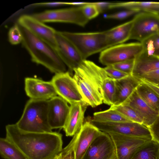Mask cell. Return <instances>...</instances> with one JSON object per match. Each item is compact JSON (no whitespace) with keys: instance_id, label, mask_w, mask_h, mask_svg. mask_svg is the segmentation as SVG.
I'll use <instances>...</instances> for the list:
<instances>
[{"instance_id":"obj_1","label":"cell","mask_w":159,"mask_h":159,"mask_svg":"<svg viewBox=\"0 0 159 159\" xmlns=\"http://www.w3.org/2000/svg\"><path fill=\"white\" fill-rule=\"evenodd\" d=\"M5 129V138L26 159H53L62 150V135L59 133L26 132L16 124L7 125Z\"/></svg>"},{"instance_id":"obj_2","label":"cell","mask_w":159,"mask_h":159,"mask_svg":"<svg viewBox=\"0 0 159 159\" xmlns=\"http://www.w3.org/2000/svg\"><path fill=\"white\" fill-rule=\"evenodd\" d=\"M73 78L77 85L84 102L92 107L103 103L102 86L109 77L104 68L87 60L74 70Z\"/></svg>"},{"instance_id":"obj_3","label":"cell","mask_w":159,"mask_h":159,"mask_svg":"<svg viewBox=\"0 0 159 159\" xmlns=\"http://www.w3.org/2000/svg\"><path fill=\"white\" fill-rule=\"evenodd\" d=\"M19 25L23 37L21 43L30 55L33 62L43 66L55 74L66 71V66L55 49L26 29Z\"/></svg>"},{"instance_id":"obj_4","label":"cell","mask_w":159,"mask_h":159,"mask_svg":"<svg viewBox=\"0 0 159 159\" xmlns=\"http://www.w3.org/2000/svg\"><path fill=\"white\" fill-rule=\"evenodd\" d=\"M48 100L30 99L26 102L23 114L16 124L20 130L28 132H53L48 120Z\"/></svg>"},{"instance_id":"obj_5","label":"cell","mask_w":159,"mask_h":159,"mask_svg":"<svg viewBox=\"0 0 159 159\" xmlns=\"http://www.w3.org/2000/svg\"><path fill=\"white\" fill-rule=\"evenodd\" d=\"M60 32L73 44L84 60L109 48L106 31L85 33Z\"/></svg>"},{"instance_id":"obj_6","label":"cell","mask_w":159,"mask_h":159,"mask_svg":"<svg viewBox=\"0 0 159 159\" xmlns=\"http://www.w3.org/2000/svg\"><path fill=\"white\" fill-rule=\"evenodd\" d=\"M91 123L101 131L107 133H113L143 139L152 140L149 128L137 122L95 121L89 120Z\"/></svg>"},{"instance_id":"obj_7","label":"cell","mask_w":159,"mask_h":159,"mask_svg":"<svg viewBox=\"0 0 159 159\" xmlns=\"http://www.w3.org/2000/svg\"><path fill=\"white\" fill-rule=\"evenodd\" d=\"M32 15L44 23H68L83 27L85 26L89 20L84 15L81 6L47 10Z\"/></svg>"},{"instance_id":"obj_8","label":"cell","mask_w":159,"mask_h":159,"mask_svg":"<svg viewBox=\"0 0 159 159\" xmlns=\"http://www.w3.org/2000/svg\"><path fill=\"white\" fill-rule=\"evenodd\" d=\"M141 43H122L109 47L101 52L99 61L106 66L134 59L143 50Z\"/></svg>"},{"instance_id":"obj_9","label":"cell","mask_w":159,"mask_h":159,"mask_svg":"<svg viewBox=\"0 0 159 159\" xmlns=\"http://www.w3.org/2000/svg\"><path fill=\"white\" fill-rule=\"evenodd\" d=\"M133 19L129 39L142 43L159 32V14L142 11L137 13Z\"/></svg>"},{"instance_id":"obj_10","label":"cell","mask_w":159,"mask_h":159,"mask_svg":"<svg viewBox=\"0 0 159 159\" xmlns=\"http://www.w3.org/2000/svg\"><path fill=\"white\" fill-rule=\"evenodd\" d=\"M51 81L57 95L70 104L84 102L76 82L69 71L55 74Z\"/></svg>"},{"instance_id":"obj_11","label":"cell","mask_w":159,"mask_h":159,"mask_svg":"<svg viewBox=\"0 0 159 159\" xmlns=\"http://www.w3.org/2000/svg\"><path fill=\"white\" fill-rule=\"evenodd\" d=\"M17 23L56 50L57 46L55 37L57 31L54 29L46 25L32 15L25 14L21 16L18 19Z\"/></svg>"},{"instance_id":"obj_12","label":"cell","mask_w":159,"mask_h":159,"mask_svg":"<svg viewBox=\"0 0 159 159\" xmlns=\"http://www.w3.org/2000/svg\"><path fill=\"white\" fill-rule=\"evenodd\" d=\"M55 37L57 45L56 50L72 75L74 69L84 60L73 44L60 31H56Z\"/></svg>"},{"instance_id":"obj_13","label":"cell","mask_w":159,"mask_h":159,"mask_svg":"<svg viewBox=\"0 0 159 159\" xmlns=\"http://www.w3.org/2000/svg\"><path fill=\"white\" fill-rule=\"evenodd\" d=\"M102 133L89 120L86 121L79 131L74 136L75 141L73 159H82L93 141Z\"/></svg>"},{"instance_id":"obj_14","label":"cell","mask_w":159,"mask_h":159,"mask_svg":"<svg viewBox=\"0 0 159 159\" xmlns=\"http://www.w3.org/2000/svg\"><path fill=\"white\" fill-rule=\"evenodd\" d=\"M116 156L111 138L108 133L103 132L93 141L82 159H114Z\"/></svg>"},{"instance_id":"obj_15","label":"cell","mask_w":159,"mask_h":159,"mask_svg":"<svg viewBox=\"0 0 159 159\" xmlns=\"http://www.w3.org/2000/svg\"><path fill=\"white\" fill-rule=\"evenodd\" d=\"M25 89L31 99L48 100L57 95L51 81H45L37 78H25Z\"/></svg>"},{"instance_id":"obj_16","label":"cell","mask_w":159,"mask_h":159,"mask_svg":"<svg viewBox=\"0 0 159 159\" xmlns=\"http://www.w3.org/2000/svg\"><path fill=\"white\" fill-rule=\"evenodd\" d=\"M68 103L58 96L48 100V120L52 129L64 127L70 111Z\"/></svg>"},{"instance_id":"obj_17","label":"cell","mask_w":159,"mask_h":159,"mask_svg":"<svg viewBox=\"0 0 159 159\" xmlns=\"http://www.w3.org/2000/svg\"><path fill=\"white\" fill-rule=\"evenodd\" d=\"M108 134L114 144L117 159H131L136 151L148 141L117 134Z\"/></svg>"},{"instance_id":"obj_18","label":"cell","mask_w":159,"mask_h":159,"mask_svg":"<svg viewBox=\"0 0 159 159\" xmlns=\"http://www.w3.org/2000/svg\"><path fill=\"white\" fill-rule=\"evenodd\" d=\"M87 106L83 102L70 104L69 115L63 128L66 136H74L80 130L84 123V113Z\"/></svg>"},{"instance_id":"obj_19","label":"cell","mask_w":159,"mask_h":159,"mask_svg":"<svg viewBox=\"0 0 159 159\" xmlns=\"http://www.w3.org/2000/svg\"><path fill=\"white\" fill-rule=\"evenodd\" d=\"M123 104L133 108L142 119L143 124L148 127L152 125L157 119L158 114L141 98L136 89Z\"/></svg>"},{"instance_id":"obj_20","label":"cell","mask_w":159,"mask_h":159,"mask_svg":"<svg viewBox=\"0 0 159 159\" xmlns=\"http://www.w3.org/2000/svg\"><path fill=\"white\" fill-rule=\"evenodd\" d=\"M116 92L112 105L118 106L124 103L130 96L140 83V81L131 75L115 80Z\"/></svg>"},{"instance_id":"obj_21","label":"cell","mask_w":159,"mask_h":159,"mask_svg":"<svg viewBox=\"0 0 159 159\" xmlns=\"http://www.w3.org/2000/svg\"><path fill=\"white\" fill-rule=\"evenodd\" d=\"M159 69V58L143 50L134 59L131 75L138 79L148 73Z\"/></svg>"},{"instance_id":"obj_22","label":"cell","mask_w":159,"mask_h":159,"mask_svg":"<svg viewBox=\"0 0 159 159\" xmlns=\"http://www.w3.org/2000/svg\"><path fill=\"white\" fill-rule=\"evenodd\" d=\"M133 20L106 31L109 48L123 43L129 39Z\"/></svg>"},{"instance_id":"obj_23","label":"cell","mask_w":159,"mask_h":159,"mask_svg":"<svg viewBox=\"0 0 159 159\" xmlns=\"http://www.w3.org/2000/svg\"><path fill=\"white\" fill-rule=\"evenodd\" d=\"M123 8L159 14V2H112L110 9Z\"/></svg>"},{"instance_id":"obj_24","label":"cell","mask_w":159,"mask_h":159,"mask_svg":"<svg viewBox=\"0 0 159 159\" xmlns=\"http://www.w3.org/2000/svg\"><path fill=\"white\" fill-rule=\"evenodd\" d=\"M136 90L141 98L151 108L159 114V97L158 95L150 87L141 82Z\"/></svg>"},{"instance_id":"obj_25","label":"cell","mask_w":159,"mask_h":159,"mask_svg":"<svg viewBox=\"0 0 159 159\" xmlns=\"http://www.w3.org/2000/svg\"><path fill=\"white\" fill-rule=\"evenodd\" d=\"M131 159H159V144L147 141L135 152Z\"/></svg>"},{"instance_id":"obj_26","label":"cell","mask_w":159,"mask_h":159,"mask_svg":"<svg viewBox=\"0 0 159 159\" xmlns=\"http://www.w3.org/2000/svg\"><path fill=\"white\" fill-rule=\"evenodd\" d=\"M0 154L4 159H26L22 153L6 138L0 139Z\"/></svg>"},{"instance_id":"obj_27","label":"cell","mask_w":159,"mask_h":159,"mask_svg":"<svg viewBox=\"0 0 159 159\" xmlns=\"http://www.w3.org/2000/svg\"><path fill=\"white\" fill-rule=\"evenodd\" d=\"M90 119L98 122H132L119 112L110 108L104 111L94 112L93 118Z\"/></svg>"},{"instance_id":"obj_28","label":"cell","mask_w":159,"mask_h":159,"mask_svg":"<svg viewBox=\"0 0 159 159\" xmlns=\"http://www.w3.org/2000/svg\"><path fill=\"white\" fill-rule=\"evenodd\" d=\"M102 91L103 103L112 105L116 92L115 80L109 77L105 79L103 84Z\"/></svg>"},{"instance_id":"obj_29","label":"cell","mask_w":159,"mask_h":159,"mask_svg":"<svg viewBox=\"0 0 159 159\" xmlns=\"http://www.w3.org/2000/svg\"><path fill=\"white\" fill-rule=\"evenodd\" d=\"M110 108L119 112L132 122L143 124V121L137 113L133 108L127 104L111 105Z\"/></svg>"},{"instance_id":"obj_30","label":"cell","mask_w":159,"mask_h":159,"mask_svg":"<svg viewBox=\"0 0 159 159\" xmlns=\"http://www.w3.org/2000/svg\"><path fill=\"white\" fill-rule=\"evenodd\" d=\"M143 50L150 54H153L159 49V32L153 35L142 43Z\"/></svg>"},{"instance_id":"obj_31","label":"cell","mask_w":159,"mask_h":159,"mask_svg":"<svg viewBox=\"0 0 159 159\" xmlns=\"http://www.w3.org/2000/svg\"><path fill=\"white\" fill-rule=\"evenodd\" d=\"M9 42L12 45H17L22 43L23 35L20 26L17 23L10 28L8 33Z\"/></svg>"},{"instance_id":"obj_32","label":"cell","mask_w":159,"mask_h":159,"mask_svg":"<svg viewBox=\"0 0 159 159\" xmlns=\"http://www.w3.org/2000/svg\"><path fill=\"white\" fill-rule=\"evenodd\" d=\"M81 7L84 15L89 20L96 17L100 13L94 2H88Z\"/></svg>"},{"instance_id":"obj_33","label":"cell","mask_w":159,"mask_h":159,"mask_svg":"<svg viewBox=\"0 0 159 159\" xmlns=\"http://www.w3.org/2000/svg\"><path fill=\"white\" fill-rule=\"evenodd\" d=\"M134 59L135 58L122 61L111 66L124 73L131 75L134 65Z\"/></svg>"},{"instance_id":"obj_34","label":"cell","mask_w":159,"mask_h":159,"mask_svg":"<svg viewBox=\"0 0 159 159\" xmlns=\"http://www.w3.org/2000/svg\"><path fill=\"white\" fill-rule=\"evenodd\" d=\"M104 68L107 76L115 80H120L129 75L114 68L111 66H106Z\"/></svg>"},{"instance_id":"obj_35","label":"cell","mask_w":159,"mask_h":159,"mask_svg":"<svg viewBox=\"0 0 159 159\" xmlns=\"http://www.w3.org/2000/svg\"><path fill=\"white\" fill-rule=\"evenodd\" d=\"M139 12H140L136 10H127L106 15L105 17L107 19L122 20Z\"/></svg>"},{"instance_id":"obj_36","label":"cell","mask_w":159,"mask_h":159,"mask_svg":"<svg viewBox=\"0 0 159 159\" xmlns=\"http://www.w3.org/2000/svg\"><path fill=\"white\" fill-rule=\"evenodd\" d=\"M150 131L152 140L159 144V117L155 123L148 127Z\"/></svg>"},{"instance_id":"obj_37","label":"cell","mask_w":159,"mask_h":159,"mask_svg":"<svg viewBox=\"0 0 159 159\" xmlns=\"http://www.w3.org/2000/svg\"><path fill=\"white\" fill-rule=\"evenodd\" d=\"M159 78V69L144 74L138 79H142L149 81H151Z\"/></svg>"},{"instance_id":"obj_38","label":"cell","mask_w":159,"mask_h":159,"mask_svg":"<svg viewBox=\"0 0 159 159\" xmlns=\"http://www.w3.org/2000/svg\"><path fill=\"white\" fill-rule=\"evenodd\" d=\"M67 5V2H54L35 3L32 4L36 7H56Z\"/></svg>"},{"instance_id":"obj_39","label":"cell","mask_w":159,"mask_h":159,"mask_svg":"<svg viewBox=\"0 0 159 159\" xmlns=\"http://www.w3.org/2000/svg\"><path fill=\"white\" fill-rule=\"evenodd\" d=\"M112 2H94V4L97 6L100 13L103 11L110 9V7Z\"/></svg>"},{"instance_id":"obj_40","label":"cell","mask_w":159,"mask_h":159,"mask_svg":"<svg viewBox=\"0 0 159 159\" xmlns=\"http://www.w3.org/2000/svg\"><path fill=\"white\" fill-rule=\"evenodd\" d=\"M140 82L145 84L152 89L159 97V87L156 84L142 79H138Z\"/></svg>"},{"instance_id":"obj_41","label":"cell","mask_w":159,"mask_h":159,"mask_svg":"<svg viewBox=\"0 0 159 159\" xmlns=\"http://www.w3.org/2000/svg\"><path fill=\"white\" fill-rule=\"evenodd\" d=\"M88 2H67V5H71L74 6H84Z\"/></svg>"},{"instance_id":"obj_42","label":"cell","mask_w":159,"mask_h":159,"mask_svg":"<svg viewBox=\"0 0 159 159\" xmlns=\"http://www.w3.org/2000/svg\"><path fill=\"white\" fill-rule=\"evenodd\" d=\"M64 153L66 155L67 159H73V154L72 151L64 152Z\"/></svg>"},{"instance_id":"obj_43","label":"cell","mask_w":159,"mask_h":159,"mask_svg":"<svg viewBox=\"0 0 159 159\" xmlns=\"http://www.w3.org/2000/svg\"><path fill=\"white\" fill-rule=\"evenodd\" d=\"M152 83L159 87V78L153 80L151 81H149Z\"/></svg>"},{"instance_id":"obj_44","label":"cell","mask_w":159,"mask_h":159,"mask_svg":"<svg viewBox=\"0 0 159 159\" xmlns=\"http://www.w3.org/2000/svg\"><path fill=\"white\" fill-rule=\"evenodd\" d=\"M53 159H62V154L61 152L57 155Z\"/></svg>"},{"instance_id":"obj_45","label":"cell","mask_w":159,"mask_h":159,"mask_svg":"<svg viewBox=\"0 0 159 159\" xmlns=\"http://www.w3.org/2000/svg\"><path fill=\"white\" fill-rule=\"evenodd\" d=\"M153 54L156 56H159V49L155 50Z\"/></svg>"},{"instance_id":"obj_46","label":"cell","mask_w":159,"mask_h":159,"mask_svg":"<svg viewBox=\"0 0 159 159\" xmlns=\"http://www.w3.org/2000/svg\"><path fill=\"white\" fill-rule=\"evenodd\" d=\"M114 159H117V158L116 157V156Z\"/></svg>"},{"instance_id":"obj_47","label":"cell","mask_w":159,"mask_h":159,"mask_svg":"<svg viewBox=\"0 0 159 159\" xmlns=\"http://www.w3.org/2000/svg\"><path fill=\"white\" fill-rule=\"evenodd\" d=\"M159 58V56H157Z\"/></svg>"},{"instance_id":"obj_48","label":"cell","mask_w":159,"mask_h":159,"mask_svg":"<svg viewBox=\"0 0 159 159\" xmlns=\"http://www.w3.org/2000/svg\"><path fill=\"white\" fill-rule=\"evenodd\" d=\"M158 117H159V114H158Z\"/></svg>"}]
</instances>
